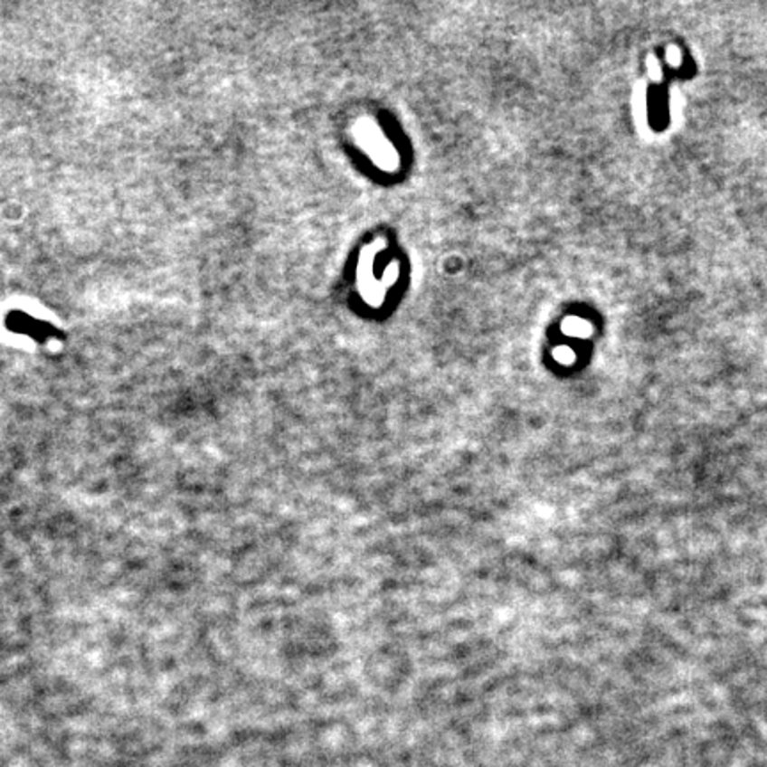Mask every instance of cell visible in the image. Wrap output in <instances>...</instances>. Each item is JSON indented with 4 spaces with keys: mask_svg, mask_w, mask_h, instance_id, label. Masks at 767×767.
<instances>
[{
    "mask_svg": "<svg viewBox=\"0 0 767 767\" xmlns=\"http://www.w3.org/2000/svg\"><path fill=\"white\" fill-rule=\"evenodd\" d=\"M581 327H588V324L586 322H582V320H577V318H573V320H569L567 324H565V331L567 333H571V335H582V331L584 329H581ZM586 335L590 333V331H584Z\"/></svg>",
    "mask_w": 767,
    "mask_h": 767,
    "instance_id": "1",
    "label": "cell"
}]
</instances>
